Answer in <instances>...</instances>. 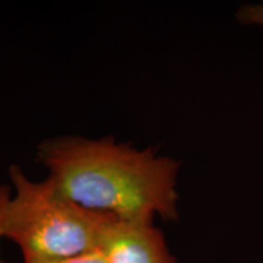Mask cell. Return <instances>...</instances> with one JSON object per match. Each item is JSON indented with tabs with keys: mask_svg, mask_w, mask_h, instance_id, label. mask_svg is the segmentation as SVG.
Masks as SVG:
<instances>
[{
	"mask_svg": "<svg viewBox=\"0 0 263 263\" xmlns=\"http://www.w3.org/2000/svg\"><path fill=\"white\" fill-rule=\"evenodd\" d=\"M37 156L52 185L76 205L116 221H177L179 163L114 138L60 137L44 140Z\"/></svg>",
	"mask_w": 263,
	"mask_h": 263,
	"instance_id": "obj_1",
	"label": "cell"
},
{
	"mask_svg": "<svg viewBox=\"0 0 263 263\" xmlns=\"http://www.w3.org/2000/svg\"><path fill=\"white\" fill-rule=\"evenodd\" d=\"M15 195L6 209L3 238L14 241L25 263H47L97 251L115 218L76 205L49 179L33 182L18 166L9 170Z\"/></svg>",
	"mask_w": 263,
	"mask_h": 263,
	"instance_id": "obj_2",
	"label": "cell"
},
{
	"mask_svg": "<svg viewBox=\"0 0 263 263\" xmlns=\"http://www.w3.org/2000/svg\"><path fill=\"white\" fill-rule=\"evenodd\" d=\"M99 251L108 263H177L163 233L154 223L114 219L105 229Z\"/></svg>",
	"mask_w": 263,
	"mask_h": 263,
	"instance_id": "obj_3",
	"label": "cell"
},
{
	"mask_svg": "<svg viewBox=\"0 0 263 263\" xmlns=\"http://www.w3.org/2000/svg\"><path fill=\"white\" fill-rule=\"evenodd\" d=\"M236 17L246 25L263 26V3L258 5H246L240 8Z\"/></svg>",
	"mask_w": 263,
	"mask_h": 263,
	"instance_id": "obj_4",
	"label": "cell"
},
{
	"mask_svg": "<svg viewBox=\"0 0 263 263\" xmlns=\"http://www.w3.org/2000/svg\"><path fill=\"white\" fill-rule=\"evenodd\" d=\"M47 263H108V261L99 250H97V251L87 252V254H82L78 256H73V257L58 259V261Z\"/></svg>",
	"mask_w": 263,
	"mask_h": 263,
	"instance_id": "obj_5",
	"label": "cell"
},
{
	"mask_svg": "<svg viewBox=\"0 0 263 263\" xmlns=\"http://www.w3.org/2000/svg\"><path fill=\"white\" fill-rule=\"evenodd\" d=\"M11 196V189L9 186L0 185V238H3V227H4L6 209H8Z\"/></svg>",
	"mask_w": 263,
	"mask_h": 263,
	"instance_id": "obj_6",
	"label": "cell"
}]
</instances>
